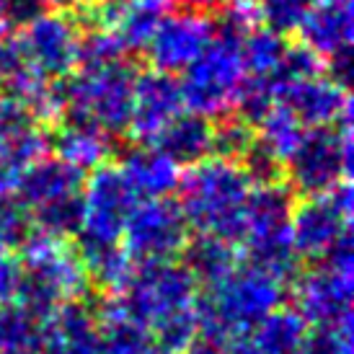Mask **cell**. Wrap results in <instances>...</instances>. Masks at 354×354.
<instances>
[{
    "label": "cell",
    "mask_w": 354,
    "mask_h": 354,
    "mask_svg": "<svg viewBox=\"0 0 354 354\" xmlns=\"http://www.w3.org/2000/svg\"><path fill=\"white\" fill-rule=\"evenodd\" d=\"M178 209L189 230L236 243L243 230L246 202L254 178L243 163L207 156L178 178Z\"/></svg>",
    "instance_id": "cell-1"
},
{
    "label": "cell",
    "mask_w": 354,
    "mask_h": 354,
    "mask_svg": "<svg viewBox=\"0 0 354 354\" xmlns=\"http://www.w3.org/2000/svg\"><path fill=\"white\" fill-rule=\"evenodd\" d=\"M254 26L251 8L233 6L215 24V37L178 80L184 109L205 119L225 117L236 106L238 91L246 80L241 39Z\"/></svg>",
    "instance_id": "cell-2"
},
{
    "label": "cell",
    "mask_w": 354,
    "mask_h": 354,
    "mask_svg": "<svg viewBox=\"0 0 354 354\" xmlns=\"http://www.w3.org/2000/svg\"><path fill=\"white\" fill-rule=\"evenodd\" d=\"M194 285L184 264L156 261L135 264L127 285L122 287L119 305L138 324H156L168 342H187L194 326Z\"/></svg>",
    "instance_id": "cell-3"
},
{
    "label": "cell",
    "mask_w": 354,
    "mask_h": 354,
    "mask_svg": "<svg viewBox=\"0 0 354 354\" xmlns=\"http://www.w3.org/2000/svg\"><path fill=\"white\" fill-rule=\"evenodd\" d=\"M292 189L277 181L254 184L246 202V217L241 238L251 264L285 282L295 272L297 254L290 238Z\"/></svg>",
    "instance_id": "cell-4"
},
{
    "label": "cell",
    "mask_w": 354,
    "mask_h": 354,
    "mask_svg": "<svg viewBox=\"0 0 354 354\" xmlns=\"http://www.w3.org/2000/svg\"><path fill=\"white\" fill-rule=\"evenodd\" d=\"M24 285L19 300L31 310H44L55 303L83 295L88 287V272L75 248L65 238L50 236L41 230H29L21 243Z\"/></svg>",
    "instance_id": "cell-5"
},
{
    "label": "cell",
    "mask_w": 354,
    "mask_h": 354,
    "mask_svg": "<svg viewBox=\"0 0 354 354\" xmlns=\"http://www.w3.org/2000/svg\"><path fill=\"white\" fill-rule=\"evenodd\" d=\"M65 88V114L109 135L127 132L132 111L135 70L124 59L80 65Z\"/></svg>",
    "instance_id": "cell-6"
},
{
    "label": "cell",
    "mask_w": 354,
    "mask_h": 354,
    "mask_svg": "<svg viewBox=\"0 0 354 354\" xmlns=\"http://www.w3.org/2000/svg\"><path fill=\"white\" fill-rule=\"evenodd\" d=\"M282 285V279L259 266L238 264L223 279L209 285L202 303V315L215 328L254 326L279 305Z\"/></svg>",
    "instance_id": "cell-7"
},
{
    "label": "cell",
    "mask_w": 354,
    "mask_h": 354,
    "mask_svg": "<svg viewBox=\"0 0 354 354\" xmlns=\"http://www.w3.org/2000/svg\"><path fill=\"white\" fill-rule=\"evenodd\" d=\"M352 166V124L305 129L292 156L285 160L290 184L305 197L326 194L344 184ZM290 187V189H292Z\"/></svg>",
    "instance_id": "cell-8"
},
{
    "label": "cell",
    "mask_w": 354,
    "mask_h": 354,
    "mask_svg": "<svg viewBox=\"0 0 354 354\" xmlns=\"http://www.w3.org/2000/svg\"><path fill=\"white\" fill-rule=\"evenodd\" d=\"M140 199L132 194L119 166H101L80 184V243H122V233Z\"/></svg>",
    "instance_id": "cell-9"
},
{
    "label": "cell",
    "mask_w": 354,
    "mask_h": 354,
    "mask_svg": "<svg viewBox=\"0 0 354 354\" xmlns=\"http://www.w3.org/2000/svg\"><path fill=\"white\" fill-rule=\"evenodd\" d=\"M352 220V187L339 184L326 194L305 197L290 215V238L297 256L310 261H324L349 233Z\"/></svg>",
    "instance_id": "cell-10"
},
{
    "label": "cell",
    "mask_w": 354,
    "mask_h": 354,
    "mask_svg": "<svg viewBox=\"0 0 354 354\" xmlns=\"http://www.w3.org/2000/svg\"><path fill=\"white\" fill-rule=\"evenodd\" d=\"M352 236L295 282L297 310L318 324H344L352 303Z\"/></svg>",
    "instance_id": "cell-11"
},
{
    "label": "cell",
    "mask_w": 354,
    "mask_h": 354,
    "mask_svg": "<svg viewBox=\"0 0 354 354\" xmlns=\"http://www.w3.org/2000/svg\"><path fill=\"white\" fill-rule=\"evenodd\" d=\"M189 243V225L176 202L145 199L138 202L122 233V248L135 264L176 261Z\"/></svg>",
    "instance_id": "cell-12"
},
{
    "label": "cell",
    "mask_w": 354,
    "mask_h": 354,
    "mask_svg": "<svg viewBox=\"0 0 354 354\" xmlns=\"http://www.w3.org/2000/svg\"><path fill=\"white\" fill-rule=\"evenodd\" d=\"M19 47L24 59L34 73L44 78L59 80L78 70L83 31L65 10L41 13L19 31Z\"/></svg>",
    "instance_id": "cell-13"
},
{
    "label": "cell",
    "mask_w": 354,
    "mask_h": 354,
    "mask_svg": "<svg viewBox=\"0 0 354 354\" xmlns=\"http://www.w3.org/2000/svg\"><path fill=\"white\" fill-rule=\"evenodd\" d=\"M178 0H96L86 13L93 29L111 34L124 52L148 47L158 26L176 10Z\"/></svg>",
    "instance_id": "cell-14"
},
{
    "label": "cell",
    "mask_w": 354,
    "mask_h": 354,
    "mask_svg": "<svg viewBox=\"0 0 354 354\" xmlns=\"http://www.w3.org/2000/svg\"><path fill=\"white\" fill-rule=\"evenodd\" d=\"M215 37V21L205 10H174L148 41L150 65L160 73H184Z\"/></svg>",
    "instance_id": "cell-15"
},
{
    "label": "cell",
    "mask_w": 354,
    "mask_h": 354,
    "mask_svg": "<svg viewBox=\"0 0 354 354\" xmlns=\"http://www.w3.org/2000/svg\"><path fill=\"white\" fill-rule=\"evenodd\" d=\"M39 124L41 122L19 96L0 93V178L8 184L10 192L21 171L37 163L50 150V140Z\"/></svg>",
    "instance_id": "cell-16"
},
{
    "label": "cell",
    "mask_w": 354,
    "mask_h": 354,
    "mask_svg": "<svg viewBox=\"0 0 354 354\" xmlns=\"http://www.w3.org/2000/svg\"><path fill=\"white\" fill-rule=\"evenodd\" d=\"M184 111L181 86L171 73L150 68L135 75L132 88V111H129V135L142 148H150L158 135Z\"/></svg>",
    "instance_id": "cell-17"
},
{
    "label": "cell",
    "mask_w": 354,
    "mask_h": 354,
    "mask_svg": "<svg viewBox=\"0 0 354 354\" xmlns=\"http://www.w3.org/2000/svg\"><path fill=\"white\" fill-rule=\"evenodd\" d=\"M277 104H282L305 129L349 122V93L324 73L282 83L277 88Z\"/></svg>",
    "instance_id": "cell-18"
},
{
    "label": "cell",
    "mask_w": 354,
    "mask_h": 354,
    "mask_svg": "<svg viewBox=\"0 0 354 354\" xmlns=\"http://www.w3.org/2000/svg\"><path fill=\"white\" fill-rule=\"evenodd\" d=\"M352 0H315L297 29L300 44L321 59H331L352 50Z\"/></svg>",
    "instance_id": "cell-19"
},
{
    "label": "cell",
    "mask_w": 354,
    "mask_h": 354,
    "mask_svg": "<svg viewBox=\"0 0 354 354\" xmlns=\"http://www.w3.org/2000/svg\"><path fill=\"white\" fill-rule=\"evenodd\" d=\"M80 184H83V178L78 171H73L57 158L44 156L21 171L16 184H13V194L19 197L24 209L34 212V209L47 207L52 202L80 194Z\"/></svg>",
    "instance_id": "cell-20"
},
{
    "label": "cell",
    "mask_w": 354,
    "mask_h": 354,
    "mask_svg": "<svg viewBox=\"0 0 354 354\" xmlns=\"http://www.w3.org/2000/svg\"><path fill=\"white\" fill-rule=\"evenodd\" d=\"M52 150L57 160H62L65 166L83 176V174L106 166L114 153V145H111V135L104 129L78 122V119H68L52 140Z\"/></svg>",
    "instance_id": "cell-21"
},
{
    "label": "cell",
    "mask_w": 354,
    "mask_h": 354,
    "mask_svg": "<svg viewBox=\"0 0 354 354\" xmlns=\"http://www.w3.org/2000/svg\"><path fill=\"white\" fill-rule=\"evenodd\" d=\"M119 171L140 202L166 199L171 192H176L178 178H181V166L156 148L132 150L122 160Z\"/></svg>",
    "instance_id": "cell-22"
},
{
    "label": "cell",
    "mask_w": 354,
    "mask_h": 354,
    "mask_svg": "<svg viewBox=\"0 0 354 354\" xmlns=\"http://www.w3.org/2000/svg\"><path fill=\"white\" fill-rule=\"evenodd\" d=\"M150 148L166 153L178 166H192L212 156V122L192 111H181Z\"/></svg>",
    "instance_id": "cell-23"
},
{
    "label": "cell",
    "mask_w": 354,
    "mask_h": 354,
    "mask_svg": "<svg viewBox=\"0 0 354 354\" xmlns=\"http://www.w3.org/2000/svg\"><path fill=\"white\" fill-rule=\"evenodd\" d=\"M254 127V148L269 160H274L277 166H285V160L292 156V150L297 148V142L305 132L303 124L282 104H274Z\"/></svg>",
    "instance_id": "cell-24"
},
{
    "label": "cell",
    "mask_w": 354,
    "mask_h": 354,
    "mask_svg": "<svg viewBox=\"0 0 354 354\" xmlns=\"http://www.w3.org/2000/svg\"><path fill=\"white\" fill-rule=\"evenodd\" d=\"M187 269L194 279H205L207 285H212L217 279H223L227 272H233L238 266V251L233 241L217 236H199L189 241L187 248Z\"/></svg>",
    "instance_id": "cell-25"
},
{
    "label": "cell",
    "mask_w": 354,
    "mask_h": 354,
    "mask_svg": "<svg viewBox=\"0 0 354 354\" xmlns=\"http://www.w3.org/2000/svg\"><path fill=\"white\" fill-rule=\"evenodd\" d=\"M287 41L274 31L264 29V26H251L241 39V57H243V68H246L248 78L272 80L277 86V73L285 59Z\"/></svg>",
    "instance_id": "cell-26"
},
{
    "label": "cell",
    "mask_w": 354,
    "mask_h": 354,
    "mask_svg": "<svg viewBox=\"0 0 354 354\" xmlns=\"http://www.w3.org/2000/svg\"><path fill=\"white\" fill-rule=\"evenodd\" d=\"M80 259L88 272V279L99 282L104 290H122L127 285L129 274L135 269L132 256L122 248V243H109V246H83Z\"/></svg>",
    "instance_id": "cell-27"
},
{
    "label": "cell",
    "mask_w": 354,
    "mask_h": 354,
    "mask_svg": "<svg viewBox=\"0 0 354 354\" xmlns=\"http://www.w3.org/2000/svg\"><path fill=\"white\" fill-rule=\"evenodd\" d=\"M254 326L256 354H292L303 339V321L292 310H272Z\"/></svg>",
    "instance_id": "cell-28"
},
{
    "label": "cell",
    "mask_w": 354,
    "mask_h": 354,
    "mask_svg": "<svg viewBox=\"0 0 354 354\" xmlns=\"http://www.w3.org/2000/svg\"><path fill=\"white\" fill-rule=\"evenodd\" d=\"M254 6L264 29L287 37L303 26L305 16L310 13L315 0H256Z\"/></svg>",
    "instance_id": "cell-29"
},
{
    "label": "cell",
    "mask_w": 354,
    "mask_h": 354,
    "mask_svg": "<svg viewBox=\"0 0 354 354\" xmlns=\"http://www.w3.org/2000/svg\"><path fill=\"white\" fill-rule=\"evenodd\" d=\"M254 145V124H248L243 117L223 119L220 124H212V156L243 163Z\"/></svg>",
    "instance_id": "cell-30"
},
{
    "label": "cell",
    "mask_w": 354,
    "mask_h": 354,
    "mask_svg": "<svg viewBox=\"0 0 354 354\" xmlns=\"http://www.w3.org/2000/svg\"><path fill=\"white\" fill-rule=\"evenodd\" d=\"M26 209L10 192H0V251H10L29 236Z\"/></svg>",
    "instance_id": "cell-31"
},
{
    "label": "cell",
    "mask_w": 354,
    "mask_h": 354,
    "mask_svg": "<svg viewBox=\"0 0 354 354\" xmlns=\"http://www.w3.org/2000/svg\"><path fill=\"white\" fill-rule=\"evenodd\" d=\"M29 73L31 68L26 65V59H24L19 39L6 34V31H0V86L6 88V93H10V91L16 88Z\"/></svg>",
    "instance_id": "cell-32"
},
{
    "label": "cell",
    "mask_w": 354,
    "mask_h": 354,
    "mask_svg": "<svg viewBox=\"0 0 354 354\" xmlns=\"http://www.w3.org/2000/svg\"><path fill=\"white\" fill-rule=\"evenodd\" d=\"M24 285V264L10 251H0V303L19 300Z\"/></svg>",
    "instance_id": "cell-33"
},
{
    "label": "cell",
    "mask_w": 354,
    "mask_h": 354,
    "mask_svg": "<svg viewBox=\"0 0 354 354\" xmlns=\"http://www.w3.org/2000/svg\"><path fill=\"white\" fill-rule=\"evenodd\" d=\"M47 8V0H6V24L24 26L31 19L41 16Z\"/></svg>",
    "instance_id": "cell-34"
},
{
    "label": "cell",
    "mask_w": 354,
    "mask_h": 354,
    "mask_svg": "<svg viewBox=\"0 0 354 354\" xmlns=\"http://www.w3.org/2000/svg\"><path fill=\"white\" fill-rule=\"evenodd\" d=\"M47 3L59 10H86L88 6H93L96 0H47Z\"/></svg>",
    "instance_id": "cell-35"
},
{
    "label": "cell",
    "mask_w": 354,
    "mask_h": 354,
    "mask_svg": "<svg viewBox=\"0 0 354 354\" xmlns=\"http://www.w3.org/2000/svg\"><path fill=\"white\" fill-rule=\"evenodd\" d=\"M181 3H187L192 10H209L212 6H217L220 0H181Z\"/></svg>",
    "instance_id": "cell-36"
},
{
    "label": "cell",
    "mask_w": 354,
    "mask_h": 354,
    "mask_svg": "<svg viewBox=\"0 0 354 354\" xmlns=\"http://www.w3.org/2000/svg\"><path fill=\"white\" fill-rule=\"evenodd\" d=\"M6 26V0H0V31Z\"/></svg>",
    "instance_id": "cell-37"
},
{
    "label": "cell",
    "mask_w": 354,
    "mask_h": 354,
    "mask_svg": "<svg viewBox=\"0 0 354 354\" xmlns=\"http://www.w3.org/2000/svg\"><path fill=\"white\" fill-rule=\"evenodd\" d=\"M256 0H233V6H241V8H254Z\"/></svg>",
    "instance_id": "cell-38"
},
{
    "label": "cell",
    "mask_w": 354,
    "mask_h": 354,
    "mask_svg": "<svg viewBox=\"0 0 354 354\" xmlns=\"http://www.w3.org/2000/svg\"><path fill=\"white\" fill-rule=\"evenodd\" d=\"M0 192H10V189H8V184H6V181H3V178H0ZM10 194H13V192H10Z\"/></svg>",
    "instance_id": "cell-39"
}]
</instances>
